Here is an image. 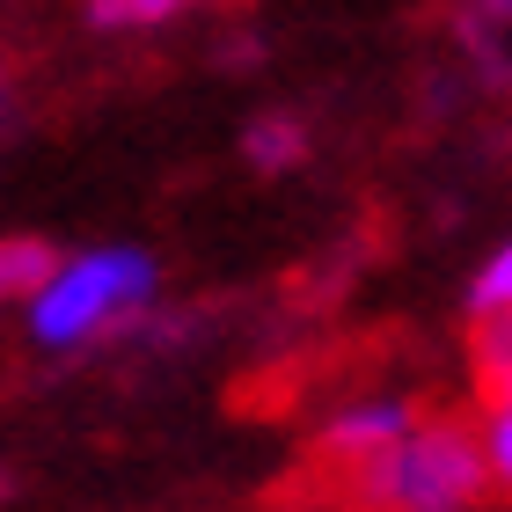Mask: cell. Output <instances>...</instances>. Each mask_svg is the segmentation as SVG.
Here are the masks:
<instances>
[{
    "instance_id": "cell-3",
    "label": "cell",
    "mask_w": 512,
    "mask_h": 512,
    "mask_svg": "<svg viewBox=\"0 0 512 512\" xmlns=\"http://www.w3.org/2000/svg\"><path fill=\"white\" fill-rule=\"evenodd\" d=\"M417 425V403H359V410H337L330 425L315 432V454H308V469H352V461H374L388 454L395 439H403Z\"/></svg>"
},
{
    "instance_id": "cell-1",
    "label": "cell",
    "mask_w": 512,
    "mask_h": 512,
    "mask_svg": "<svg viewBox=\"0 0 512 512\" xmlns=\"http://www.w3.org/2000/svg\"><path fill=\"white\" fill-rule=\"evenodd\" d=\"M337 505L352 512H476L491 498V447L461 417H417L388 454L352 461V469H315Z\"/></svg>"
},
{
    "instance_id": "cell-7",
    "label": "cell",
    "mask_w": 512,
    "mask_h": 512,
    "mask_svg": "<svg viewBox=\"0 0 512 512\" xmlns=\"http://www.w3.org/2000/svg\"><path fill=\"white\" fill-rule=\"evenodd\" d=\"M512 308V242L491 256V264L476 271V286H469V322H483V315H505Z\"/></svg>"
},
{
    "instance_id": "cell-8",
    "label": "cell",
    "mask_w": 512,
    "mask_h": 512,
    "mask_svg": "<svg viewBox=\"0 0 512 512\" xmlns=\"http://www.w3.org/2000/svg\"><path fill=\"white\" fill-rule=\"evenodd\" d=\"M176 8H191V0H88L103 30H147V22H169Z\"/></svg>"
},
{
    "instance_id": "cell-4",
    "label": "cell",
    "mask_w": 512,
    "mask_h": 512,
    "mask_svg": "<svg viewBox=\"0 0 512 512\" xmlns=\"http://www.w3.org/2000/svg\"><path fill=\"white\" fill-rule=\"evenodd\" d=\"M59 278V249L37 235H0V300H37Z\"/></svg>"
},
{
    "instance_id": "cell-2",
    "label": "cell",
    "mask_w": 512,
    "mask_h": 512,
    "mask_svg": "<svg viewBox=\"0 0 512 512\" xmlns=\"http://www.w3.org/2000/svg\"><path fill=\"white\" fill-rule=\"evenodd\" d=\"M161 271L147 249H88L74 264H59V278L30 300V330L37 344H81V337H110L154 300Z\"/></svg>"
},
{
    "instance_id": "cell-9",
    "label": "cell",
    "mask_w": 512,
    "mask_h": 512,
    "mask_svg": "<svg viewBox=\"0 0 512 512\" xmlns=\"http://www.w3.org/2000/svg\"><path fill=\"white\" fill-rule=\"evenodd\" d=\"M498 30H512V0H461V37L469 44H498Z\"/></svg>"
},
{
    "instance_id": "cell-12",
    "label": "cell",
    "mask_w": 512,
    "mask_h": 512,
    "mask_svg": "<svg viewBox=\"0 0 512 512\" xmlns=\"http://www.w3.org/2000/svg\"><path fill=\"white\" fill-rule=\"evenodd\" d=\"M8 491H15V483H8V476H0V498H8Z\"/></svg>"
},
{
    "instance_id": "cell-10",
    "label": "cell",
    "mask_w": 512,
    "mask_h": 512,
    "mask_svg": "<svg viewBox=\"0 0 512 512\" xmlns=\"http://www.w3.org/2000/svg\"><path fill=\"white\" fill-rule=\"evenodd\" d=\"M483 447H491V469H498V483L512 491V403H498V410H491V425H483Z\"/></svg>"
},
{
    "instance_id": "cell-11",
    "label": "cell",
    "mask_w": 512,
    "mask_h": 512,
    "mask_svg": "<svg viewBox=\"0 0 512 512\" xmlns=\"http://www.w3.org/2000/svg\"><path fill=\"white\" fill-rule=\"evenodd\" d=\"M483 403H491V410H498V403H512V381H498L491 395H483Z\"/></svg>"
},
{
    "instance_id": "cell-5",
    "label": "cell",
    "mask_w": 512,
    "mask_h": 512,
    "mask_svg": "<svg viewBox=\"0 0 512 512\" xmlns=\"http://www.w3.org/2000/svg\"><path fill=\"white\" fill-rule=\"evenodd\" d=\"M242 154H249V169H264V176H286L308 161V125L286 118V110H271V118H256L242 132Z\"/></svg>"
},
{
    "instance_id": "cell-6",
    "label": "cell",
    "mask_w": 512,
    "mask_h": 512,
    "mask_svg": "<svg viewBox=\"0 0 512 512\" xmlns=\"http://www.w3.org/2000/svg\"><path fill=\"white\" fill-rule=\"evenodd\" d=\"M469 366H476V388H483V395H491L498 381H512V308L476 322V337H469Z\"/></svg>"
}]
</instances>
